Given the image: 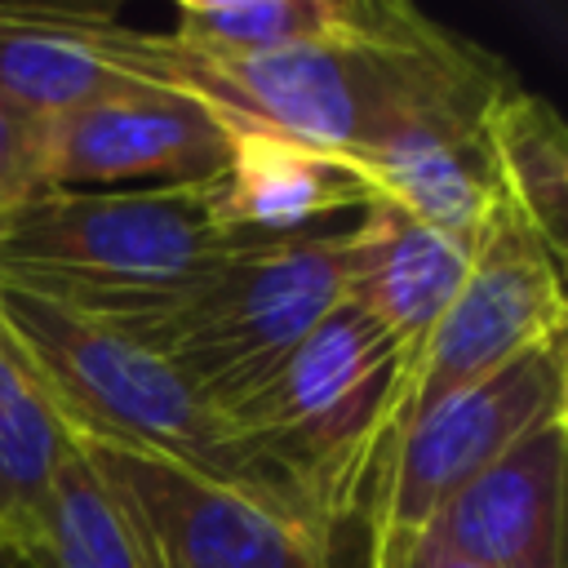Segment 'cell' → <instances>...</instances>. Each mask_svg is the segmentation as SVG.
Segmentation results:
<instances>
[{
  "label": "cell",
  "instance_id": "1",
  "mask_svg": "<svg viewBox=\"0 0 568 568\" xmlns=\"http://www.w3.org/2000/svg\"><path fill=\"white\" fill-rule=\"evenodd\" d=\"M106 53L133 84L195 98L222 129L271 133L337 160L413 124H479L493 93L515 80L497 53L404 0H373L368 18L337 40L262 58L186 53L169 31L115 18Z\"/></svg>",
  "mask_w": 568,
  "mask_h": 568
},
{
  "label": "cell",
  "instance_id": "2",
  "mask_svg": "<svg viewBox=\"0 0 568 568\" xmlns=\"http://www.w3.org/2000/svg\"><path fill=\"white\" fill-rule=\"evenodd\" d=\"M240 244L204 186L44 191L0 222V288L151 342Z\"/></svg>",
  "mask_w": 568,
  "mask_h": 568
},
{
  "label": "cell",
  "instance_id": "3",
  "mask_svg": "<svg viewBox=\"0 0 568 568\" xmlns=\"http://www.w3.org/2000/svg\"><path fill=\"white\" fill-rule=\"evenodd\" d=\"M408 377L404 346L342 297L226 426L297 519L337 541L355 515L368 528Z\"/></svg>",
  "mask_w": 568,
  "mask_h": 568
},
{
  "label": "cell",
  "instance_id": "4",
  "mask_svg": "<svg viewBox=\"0 0 568 568\" xmlns=\"http://www.w3.org/2000/svg\"><path fill=\"white\" fill-rule=\"evenodd\" d=\"M0 328L71 435L178 462L297 515L266 479L257 457L235 439L226 417L209 408L195 386L146 342L13 288H0Z\"/></svg>",
  "mask_w": 568,
  "mask_h": 568
},
{
  "label": "cell",
  "instance_id": "5",
  "mask_svg": "<svg viewBox=\"0 0 568 568\" xmlns=\"http://www.w3.org/2000/svg\"><path fill=\"white\" fill-rule=\"evenodd\" d=\"M342 231L240 240L146 342L231 417L342 302Z\"/></svg>",
  "mask_w": 568,
  "mask_h": 568
},
{
  "label": "cell",
  "instance_id": "6",
  "mask_svg": "<svg viewBox=\"0 0 568 568\" xmlns=\"http://www.w3.org/2000/svg\"><path fill=\"white\" fill-rule=\"evenodd\" d=\"M568 413V351L537 346L484 382L430 404L413 417L386 457L368 515V555L413 546L444 501L493 466L510 444Z\"/></svg>",
  "mask_w": 568,
  "mask_h": 568
},
{
  "label": "cell",
  "instance_id": "7",
  "mask_svg": "<svg viewBox=\"0 0 568 568\" xmlns=\"http://www.w3.org/2000/svg\"><path fill=\"white\" fill-rule=\"evenodd\" d=\"M151 568H337L328 537L297 515L178 462L71 435Z\"/></svg>",
  "mask_w": 568,
  "mask_h": 568
},
{
  "label": "cell",
  "instance_id": "8",
  "mask_svg": "<svg viewBox=\"0 0 568 568\" xmlns=\"http://www.w3.org/2000/svg\"><path fill=\"white\" fill-rule=\"evenodd\" d=\"M559 266L564 262L532 235V226L515 209L497 204L488 213V222L470 240V262L457 293L448 297L444 315L413 359L399 430L430 404L484 382L510 359L564 342L568 306Z\"/></svg>",
  "mask_w": 568,
  "mask_h": 568
},
{
  "label": "cell",
  "instance_id": "9",
  "mask_svg": "<svg viewBox=\"0 0 568 568\" xmlns=\"http://www.w3.org/2000/svg\"><path fill=\"white\" fill-rule=\"evenodd\" d=\"M226 129L173 89H129L44 120L53 191L204 186L226 173Z\"/></svg>",
  "mask_w": 568,
  "mask_h": 568
},
{
  "label": "cell",
  "instance_id": "10",
  "mask_svg": "<svg viewBox=\"0 0 568 568\" xmlns=\"http://www.w3.org/2000/svg\"><path fill=\"white\" fill-rule=\"evenodd\" d=\"M568 413L541 422L462 484L426 537L484 568H564Z\"/></svg>",
  "mask_w": 568,
  "mask_h": 568
},
{
  "label": "cell",
  "instance_id": "11",
  "mask_svg": "<svg viewBox=\"0 0 568 568\" xmlns=\"http://www.w3.org/2000/svg\"><path fill=\"white\" fill-rule=\"evenodd\" d=\"M470 262V244L413 217L386 195H368L355 226L342 231V297L373 315L408 359L444 315Z\"/></svg>",
  "mask_w": 568,
  "mask_h": 568
},
{
  "label": "cell",
  "instance_id": "12",
  "mask_svg": "<svg viewBox=\"0 0 568 568\" xmlns=\"http://www.w3.org/2000/svg\"><path fill=\"white\" fill-rule=\"evenodd\" d=\"M115 9L98 4H0V102L40 120L84 102L146 89L106 53Z\"/></svg>",
  "mask_w": 568,
  "mask_h": 568
},
{
  "label": "cell",
  "instance_id": "13",
  "mask_svg": "<svg viewBox=\"0 0 568 568\" xmlns=\"http://www.w3.org/2000/svg\"><path fill=\"white\" fill-rule=\"evenodd\" d=\"M222 222L240 240H288L337 213H359L373 186L337 155L271 133L226 129Z\"/></svg>",
  "mask_w": 568,
  "mask_h": 568
},
{
  "label": "cell",
  "instance_id": "14",
  "mask_svg": "<svg viewBox=\"0 0 568 568\" xmlns=\"http://www.w3.org/2000/svg\"><path fill=\"white\" fill-rule=\"evenodd\" d=\"M484 146L501 204L564 262L568 244V129L550 98L506 80L484 111Z\"/></svg>",
  "mask_w": 568,
  "mask_h": 568
},
{
  "label": "cell",
  "instance_id": "15",
  "mask_svg": "<svg viewBox=\"0 0 568 568\" xmlns=\"http://www.w3.org/2000/svg\"><path fill=\"white\" fill-rule=\"evenodd\" d=\"M71 430L0 328V541L31 550Z\"/></svg>",
  "mask_w": 568,
  "mask_h": 568
},
{
  "label": "cell",
  "instance_id": "16",
  "mask_svg": "<svg viewBox=\"0 0 568 568\" xmlns=\"http://www.w3.org/2000/svg\"><path fill=\"white\" fill-rule=\"evenodd\" d=\"M373 0H182L169 31L186 53L262 58L337 40L368 18Z\"/></svg>",
  "mask_w": 568,
  "mask_h": 568
},
{
  "label": "cell",
  "instance_id": "17",
  "mask_svg": "<svg viewBox=\"0 0 568 568\" xmlns=\"http://www.w3.org/2000/svg\"><path fill=\"white\" fill-rule=\"evenodd\" d=\"M27 555L40 568H151L142 541L102 493L75 444L49 488L40 532Z\"/></svg>",
  "mask_w": 568,
  "mask_h": 568
},
{
  "label": "cell",
  "instance_id": "18",
  "mask_svg": "<svg viewBox=\"0 0 568 568\" xmlns=\"http://www.w3.org/2000/svg\"><path fill=\"white\" fill-rule=\"evenodd\" d=\"M44 191H53L44 160V120L0 102V222Z\"/></svg>",
  "mask_w": 568,
  "mask_h": 568
},
{
  "label": "cell",
  "instance_id": "19",
  "mask_svg": "<svg viewBox=\"0 0 568 568\" xmlns=\"http://www.w3.org/2000/svg\"><path fill=\"white\" fill-rule=\"evenodd\" d=\"M413 550H417V564H422V568H484V564H475V559H466V555L444 550V546H439V541H430L426 532L413 541Z\"/></svg>",
  "mask_w": 568,
  "mask_h": 568
},
{
  "label": "cell",
  "instance_id": "20",
  "mask_svg": "<svg viewBox=\"0 0 568 568\" xmlns=\"http://www.w3.org/2000/svg\"><path fill=\"white\" fill-rule=\"evenodd\" d=\"M364 568H422V564H417V550H413V546H399V550H377V555H368Z\"/></svg>",
  "mask_w": 568,
  "mask_h": 568
},
{
  "label": "cell",
  "instance_id": "21",
  "mask_svg": "<svg viewBox=\"0 0 568 568\" xmlns=\"http://www.w3.org/2000/svg\"><path fill=\"white\" fill-rule=\"evenodd\" d=\"M0 568H40V564H36L27 550H18V546H4V541H0Z\"/></svg>",
  "mask_w": 568,
  "mask_h": 568
}]
</instances>
